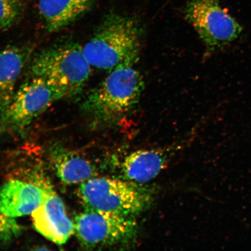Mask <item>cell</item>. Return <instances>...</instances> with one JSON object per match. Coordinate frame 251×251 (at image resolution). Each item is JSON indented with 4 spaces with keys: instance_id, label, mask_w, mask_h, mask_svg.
<instances>
[{
    "instance_id": "cell-7",
    "label": "cell",
    "mask_w": 251,
    "mask_h": 251,
    "mask_svg": "<svg viewBox=\"0 0 251 251\" xmlns=\"http://www.w3.org/2000/svg\"><path fill=\"white\" fill-rule=\"evenodd\" d=\"M75 233L88 249L130 242L136 236L137 225L130 217L86 210L75 219Z\"/></svg>"
},
{
    "instance_id": "cell-1",
    "label": "cell",
    "mask_w": 251,
    "mask_h": 251,
    "mask_svg": "<svg viewBox=\"0 0 251 251\" xmlns=\"http://www.w3.org/2000/svg\"><path fill=\"white\" fill-rule=\"evenodd\" d=\"M142 33L134 17L109 12L83 47L84 55L91 66L99 70L111 72L133 67L139 60Z\"/></svg>"
},
{
    "instance_id": "cell-14",
    "label": "cell",
    "mask_w": 251,
    "mask_h": 251,
    "mask_svg": "<svg viewBox=\"0 0 251 251\" xmlns=\"http://www.w3.org/2000/svg\"><path fill=\"white\" fill-rule=\"evenodd\" d=\"M23 9L20 0H0V29H7L13 26Z\"/></svg>"
},
{
    "instance_id": "cell-15",
    "label": "cell",
    "mask_w": 251,
    "mask_h": 251,
    "mask_svg": "<svg viewBox=\"0 0 251 251\" xmlns=\"http://www.w3.org/2000/svg\"><path fill=\"white\" fill-rule=\"evenodd\" d=\"M23 228L14 218L3 214L0 212V244L11 242L19 237Z\"/></svg>"
},
{
    "instance_id": "cell-12",
    "label": "cell",
    "mask_w": 251,
    "mask_h": 251,
    "mask_svg": "<svg viewBox=\"0 0 251 251\" xmlns=\"http://www.w3.org/2000/svg\"><path fill=\"white\" fill-rule=\"evenodd\" d=\"M166 164V156L158 150H140L125 157L121 170L127 180L144 183L156 177Z\"/></svg>"
},
{
    "instance_id": "cell-2",
    "label": "cell",
    "mask_w": 251,
    "mask_h": 251,
    "mask_svg": "<svg viewBox=\"0 0 251 251\" xmlns=\"http://www.w3.org/2000/svg\"><path fill=\"white\" fill-rule=\"evenodd\" d=\"M144 89L143 77L133 67L115 68L87 94L81 111L94 125L116 124L137 107Z\"/></svg>"
},
{
    "instance_id": "cell-4",
    "label": "cell",
    "mask_w": 251,
    "mask_h": 251,
    "mask_svg": "<svg viewBox=\"0 0 251 251\" xmlns=\"http://www.w3.org/2000/svg\"><path fill=\"white\" fill-rule=\"evenodd\" d=\"M78 196L86 210L132 217L150 201L149 194L130 182L117 178L92 177L81 183Z\"/></svg>"
},
{
    "instance_id": "cell-9",
    "label": "cell",
    "mask_w": 251,
    "mask_h": 251,
    "mask_svg": "<svg viewBox=\"0 0 251 251\" xmlns=\"http://www.w3.org/2000/svg\"><path fill=\"white\" fill-rule=\"evenodd\" d=\"M45 188L20 180L6 182L0 187V212L12 218L30 214L42 203Z\"/></svg>"
},
{
    "instance_id": "cell-6",
    "label": "cell",
    "mask_w": 251,
    "mask_h": 251,
    "mask_svg": "<svg viewBox=\"0 0 251 251\" xmlns=\"http://www.w3.org/2000/svg\"><path fill=\"white\" fill-rule=\"evenodd\" d=\"M184 15L210 51L224 49L243 31L242 26L222 8L218 0H190Z\"/></svg>"
},
{
    "instance_id": "cell-8",
    "label": "cell",
    "mask_w": 251,
    "mask_h": 251,
    "mask_svg": "<svg viewBox=\"0 0 251 251\" xmlns=\"http://www.w3.org/2000/svg\"><path fill=\"white\" fill-rule=\"evenodd\" d=\"M31 218L36 230L56 244L67 243L75 233L74 223L68 218L64 202L50 187L46 186L45 197Z\"/></svg>"
},
{
    "instance_id": "cell-13",
    "label": "cell",
    "mask_w": 251,
    "mask_h": 251,
    "mask_svg": "<svg viewBox=\"0 0 251 251\" xmlns=\"http://www.w3.org/2000/svg\"><path fill=\"white\" fill-rule=\"evenodd\" d=\"M51 157L56 175L66 184L81 183L95 176L93 165L71 151L56 147Z\"/></svg>"
},
{
    "instance_id": "cell-5",
    "label": "cell",
    "mask_w": 251,
    "mask_h": 251,
    "mask_svg": "<svg viewBox=\"0 0 251 251\" xmlns=\"http://www.w3.org/2000/svg\"><path fill=\"white\" fill-rule=\"evenodd\" d=\"M62 99L64 94L57 88L31 75L0 112V133L23 134L39 116Z\"/></svg>"
},
{
    "instance_id": "cell-11",
    "label": "cell",
    "mask_w": 251,
    "mask_h": 251,
    "mask_svg": "<svg viewBox=\"0 0 251 251\" xmlns=\"http://www.w3.org/2000/svg\"><path fill=\"white\" fill-rule=\"evenodd\" d=\"M96 0H39L38 9L46 29L55 32L78 20Z\"/></svg>"
},
{
    "instance_id": "cell-10",
    "label": "cell",
    "mask_w": 251,
    "mask_h": 251,
    "mask_svg": "<svg viewBox=\"0 0 251 251\" xmlns=\"http://www.w3.org/2000/svg\"><path fill=\"white\" fill-rule=\"evenodd\" d=\"M30 54L28 47L18 46H9L0 51V112L17 91L18 81Z\"/></svg>"
},
{
    "instance_id": "cell-3",
    "label": "cell",
    "mask_w": 251,
    "mask_h": 251,
    "mask_svg": "<svg viewBox=\"0 0 251 251\" xmlns=\"http://www.w3.org/2000/svg\"><path fill=\"white\" fill-rule=\"evenodd\" d=\"M32 76L45 80L72 98L82 92L91 74L83 47L75 43L56 45L41 51L31 62Z\"/></svg>"
}]
</instances>
